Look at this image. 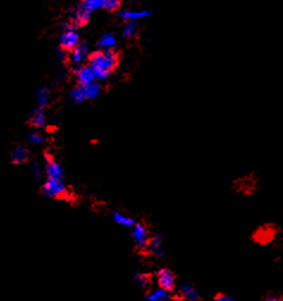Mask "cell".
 Returning a JSON list of instances; mask_svg holds the SVG:
<instances>
[{
	"instance_id": "1",
	"label": "cell",
	"mask_w": 283,
	"mask_h": 301,
	"mask_svg": "<svg viewBox=\"0 0 283 301\" xmlns=\"http://www.w3.org/2000/svg\"><path fill=\"white\" fill-rule=\"evenodd\" d=\"M117 64V55L109 50H98V52L92 53L89 59V65L95 71L97 80H106L115 71Z\"/></svg>"
},
{
	"instance_id": "15",
	"label": "cell",
	"mask_w": 283,
	"mask_h": 301,
	"mask_svg": "<svg viewBox=\"0 0 283 301\" xmlns=\"http://www.w3.org/2000/svg\"><path fill=\"white\" fill-rule=\"evenodd\" d=\"M30 123L33 127H35L37 129L43 128L44 126H46L47 116H46V112H44L43 109L38 108L37 106V109H35V110L33 111V114H31V116H30Z\"/></svg>"
},
{
	"instance_id": "24",
	"label": "cell",
	"mask_w": 283,
	"mask_h": 301,
	"mask_svg": "<svg viewBox=\"0 0 283 301\" xmlns=\"http://www.w3.org/2000/svg\"><path fill=\"white\" fill-rule=\"evenodd\" d=\"M121 6V0H104L103 8L107 11H116Z\"/></svg>"
},
{
	"instance_id": "4",
	"label": "cell",
	"mask_w": 283,
	"mask_h": 301,
	"mask_svg": "<svg viewBox=\"0 0 283 301\" xmlns=\"http://www.w3.org/2000/svg\"><path fill=\"white\" fill-rule=\"evenodd\" d=\"M59 42H60L61 49L65 50V52H72V50L80 43L78 33L75 32L74 29V25H67V27H65V32L61 33Z\"/></svg>"
},
{
	"instance_id": "6",
	"label": "cell",
	"mask_w": 283,
	"mask_h": 301,
	"mask_svg": "<svg viewBox=\"0 0 283 301\" xmlns=\"http://www.w3.org/2000/svg\"><path fill=\"white\" fill-rule=\"evenodd\" d=\"M157 281L160 288L166 292H172L176 288V276L169 268H160L158 270Z\"/></svg>"
},
{
	"instance_id": "26",
	"label": "cell",
	"mask_w": 283,
	"mask_h": 301,
	"mask_svg": "<svg viewBox=\"0 0 283 301\" xmlns=\"http://www.w3.org/2000/svg\"><path fill=\"white\" fill-rule=\"evenodd\" d=\"M31 170H33L34 176H35L36 178H39V177L42 176V168L37 164V163H34V164L31 165Z\"/></svg>"
},
{
	"instance_id": "10",
	"label": "cell",
	"mask_w": 283,
	"mask_h": 301,
	"mask_svg": "<svg viewBox=\"0 0 283 301\" xmlns=\"http://www.w3.org/2000/svg\"><path fill=\"white\" fill-rule=\"evenodd\" d=\"M147 251L149 252L155 258H161L164 256V247H163V238L159 234H154L148 239V246Z\"/></svg>"
},
{
	"instance_id": "17",
	"label": "cell",
	"mask_w": 283,
	"mask_h": 301,
	"mask_svg": "<svg viewBox=\"0 0 283 301\" xmlns=\"http://www.w3.org/2000/svg\"><path fill=\"white\" fill-rule=\"evenodd\" d=\"M49 90H48L47 87H39L37 92H36V102H37L38 108H46L48 103H49Z\"/></svg>"
},
{
	"instance_id": "9",
	"label": "cell",
	"mask_w": 283,
	"mask_h": 301,
	"mask_svg": "<svg viewBox=\"0 0 283 301\" xmlns=\"http://www.w3.org/2000/svg\"><path fill=\"white\" fill-rule=\"evenodd\" d=\"M96 80L97 79H96L95 71L90 65H85L77 69V81L79 85H87V84L95 83Z\"/></svg>"
},
{
	"instance_id": "8",
	"label": "cell",
	"mask_w": 283,
	"mask_h": 301,
	"mask_svg": "<svg viewBox=\"0 0 283 301\" xmlns=\"http://www.w3.org/2000/svg\"><path fill=\"white\" fill-rule=\"evenodd\" d=\"M44 172L48 179H61L64 178V168L56 160L48 157L46 167H44Z\"/></svg>"
},
{
	"instance_id": "21",
	"label": "cell",
	"mask_w": 283,
	"mask_h": 301,
	"mask_svg": "<svg viewBox=\"0 0 283 301\" xmlns=\"http://www.w3.org/2000/svg\"><path fill=\"white\" fill-rule=\"evenodd\" d=\"M138 32H139L138 23L137 22H132V21L126 22V24H124L122 29V33L126 38L135 37V36L138 35Z\"/></svg>"
},
{
	"instance_id": "18",
	"label": "cell",
	"mask_w": 283,
	"mask_h": 301,
	"mask_svg": "<svg viewBox=\"0 0 283 301\" xmlns=\"http://www.w3.org/2000/svg\"><path fill=\"white\" fill-rule=\"evenodd\" d=\"M253 237L256 239V241H258L260 238H263L264 239L263 243H269L274 237V227H269V226L260 227L258 231H256Z\"/></svg>"
},
{
	"instance_id": "19",
	"label": "cell",
	"mask_w": 283,
	"mask_h": 301,
	"mask_svg": "<svg viewBox=\"0 0 283 301\" xmlns=\"http://www.w3.org/2000/svg\"><path fill=\"white\" fill-rule=\"evenodd\" d=\"M112 219H114L116 224L121 225V226L123 227H133L135 225L134 219L130 218L128 215H124L120 212H115L114 214H112Z\"/></svg>"
},
{
	"instance_id": "16",
	"label": "cell",
	"mask_w": 283,
	"mask_h": 301,
	"mask_svg": "<svg viewBox=\"0 0 283 301\" xmlns=\"http://www.w3.org/2000/svg\"><path fill=\"white\" fill-rule=\"evenodd\" d=\"M103 5H104V0H84L78 7L81 8V10L85 11V12L91 15V13L95 12V11L100 10V8H103Z\"/></svg>"
},
{
	"instance_id": "20",
	"label": "cell",
	"mask_w": 283,
	"mask_h": 301,
	"mask_svg": "<svg viewBox=\"0 0 283 301\" xmlns=\"http://www.w3.org/2000/svg\"><path fill=\"white\" fill-rule=\"evenodd\" d=\"M147 301H169V292L164 291L163 288L154 289L149 292L146 297Z\"/></svg>"
},
{
	"instance_id": "5",
	"label": "cell",
	"mask_w": 283,
	"mask_h": 301,
	"mask_svg": "<svg viewBox=\"0 0 283 301\" xmlns=\"http://www.w3.org/2000/svg\"><path fill=\"white\" fill-rule=\"evenodd\" d=\"M90 55H91V53H90L89 46H87L86 43H79L70 54L71 65L75 66L78 69L79 67L83 66V65L89 60Z\"/></svg>"
},
{
	"instance_id": "2",
	"label": "cell",
	"mask_w": 283,
	"mask_h": 301,
	"mask_svg": "<svg viewBox=\"0 0 283 301\" xmlns=\"http://www.w3.org/2000/svg\"><path fill=\"white\" fill-rule=\"evenodd\" d=\"M102 86L95 83L87 84V85H79L71 91L70 97L74 103H81L84 100H93L102 95Z\"/></svg>"
},
{
	"instance_id": "25",
	"label": "cell",
	"mask_w": 283,
	"mask_h": 301,
	"mask_svg": "<svg viewBox=\"0 0 283 301\" xmlns=\"http://www.w3.org/2000/svg\"><path fill=\"white\" fill-rule=\"evenodd\" d=\"M213 301H237V300L234 299V298L228 297V295H226L223 293H219V294L215 295Z\"/></svg>"
},
{
	"instance_id": "7",
	"label": "cell",
	"mask_w": 283,
	"mask_h": 301,
	"mask_svg": "<svg viewBox=\"0 0 283 301\" xmlns=\"http://www.w3.org/2000/svg\"><path fill=\"white\" fill-rule=\"evenodd\" d=\"M132 237L140 250H147L148 246V231L143 224H135L133 226Z\"/></svg>"
},
{
	"instance_id": "23",
	"label": "cell",
	"mask_w": 283,
	"mask_h": 301,
	"mask_svg": "<svg viewBox=\"0 0 283 301\" xmlns=\"http://www.w3.org/2000/svg\"><path fill=\"white\" fill-rule=\"evenodd\" d=\"M28 142L30 145H43L46 142V139H44L43 134L38 133V132H33L28 135Z\"/></svg>"
},
{
	"instance_id": "14",
	"label": "cell",
	"mask_w": 283,
	"mask_h": 301,
	"mask_svg": "<svg viewBox=\"0 0 283 301\" xmlns=\"http://www.w3.org/2000/svg\"><path fill=\"white\" fill-rule=\"evenodd\" d=\"M98 47L100 50H109V52H114V49L117 47V38L114 33H104L98 42Z\"/></svg>"
},
{
	"instance_id": "13",
	"label": "cell",
	"mask_w": 283,
	"mask_h": 301,
	"mask_svg": "<svg viewBox=\"0 0 283 301\" xmlns=\"http://www.w3.org/2000/svg\"><path fill=\"white\" fill-rule=\"evenodd\" d=\"M149 16H151V11L148 10H124L120 12L121 18L127 22H138L139 19L147 18Z\"/></svg>"
},
{
	"instance_id": "27",
	"label": "cell",
	"mask_w": 283,
	"mask_h": 301,
	"mask_svg": "<svg viewBox=\"0 0 283 301\" xmlns=\"http://www.w3.org/2000/svg\"><path fill=\"white\" fill-rule=\"evenodd\" d=\"M262 301H281V295H273L269 294Z\"/></svg>"
},
{
	"instance_id": "12",
	"label": "cell",
	"mask_w": 283,
	"mask_h": 301,
	"mask_svg": "<svg viewBox=\"0 0 283 301\" xmlns=\"http://www.w3.org/2000/svg\"><path fill=\"white\" fill-rule=\"evenodd\" d=\"M30 158V153L29 151H28L27 147H24V146H17L11 152V163H13V164H24V163H27L28 160Z\"/></svg>"
},
{
	"instance_id": "11",
	"label": "cell",
	"mask_w": 283,
	"mask_h": 301,
	"mask_svg": "<svg viewBox=\"0 0 283 301\" xmlns=\"http://www.w3.org/2000/svg\"><path fill=\"white\" fill-rule=\"evenodd\" d=\"M179 295L183 299L188 301H200L201 295L196 288L191 283L184 282L179 287Z\"/></svg>"
},
{
	"instance_id": "22",
	"label": "cell",
	"mask_w": 283,
	"mask_h": 301,
	"mask_svg": "<svg viewBox=\"0 0 283 301\" xmlns=\"http://www.w3.org/2000/svg\"><path fill=\"white\" fill-rule=\"evenodd\" d=\"M152 276L149 274H143V272H138L135 275V282L138 285H140L142 288H146V287H149L152 285Z\"/></svg>"
},
{
	"instance_id": "3",
	"label": "cell",
	"mask_w": 283,
	"mask_h": 301,
	"mask_svg": "<svg viewBox=\"0 0 283 301\" xmlns=\"http://www.w3.org/2000/svg\"><path fill=\"white\" fill-rule=\"evenodd\" d=\"M41 191L49 199H64L67 196V187L61 179H47L42 185Z\"/></svg>"
}]
</instances>
